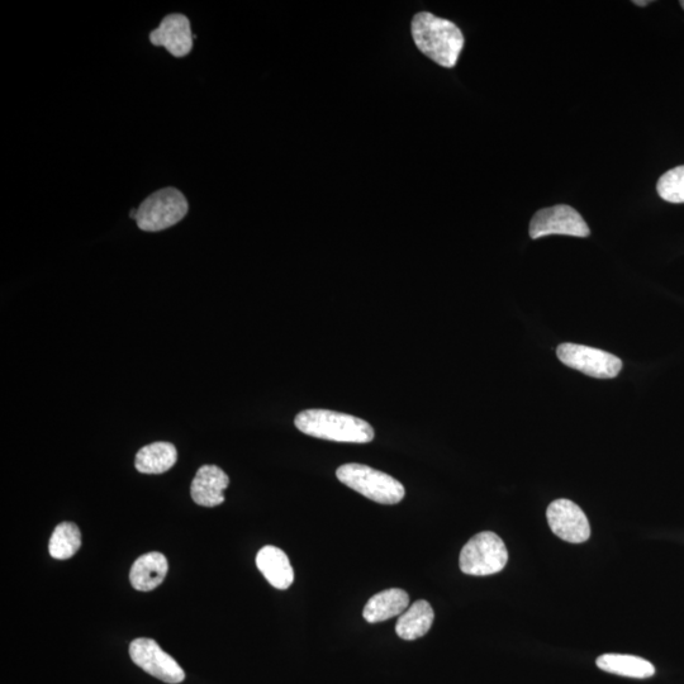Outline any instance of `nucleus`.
Masks as SVG:
<instances>
[{
	"label": "nucleus",
	"instance_id": "obj_20",
	"mask_svg": "<svg viewBox=\"0 0 684 684\" xmlns=\"http://www.w3.org/2000/svg\"><path fill=\"white\" fill-rule=\"evenodd\" d=\"M649 3L650 2H646V0H644V2H638V0H635V2H634V4H636V6H639V7L648 6Z\"/></svg>",
	"mask_w": 684,
	"mask_h": 684
},
{
	"label": "nucleus",
	"instance_id": "obj_16",
	"mask_svg": "<svg viewBox=\"0 0 684 684\" xmlns=\"http://www.w3.org/2000/svg\"><path fill=\"white\" fill-rule=\"evenodd\" d=\"M178 451L173 444L152 443L136 454L135 467L142 474H163L174 467Z\"/></svg>",
	"mask_w": 684,
	"mask_h": 684
},
{
	"label": "nucleus",
	"instance_id": "obj_4",
	"mask_svg": "<svg viewBox=\"0 0 684 684\" xmlns=\"http://www.w3.org/2000/svg\"><path fill=\"white\" fill-rule=\"evenodd\" d=\"M508 562V551L500 536L484 531L473 536L460 553L459 565L468 576L486 577L500 573Z\"/></svg>",
	"mask_w": 684,
	"mask_h": 684
},
{
	"label": "nucleus",
	"instance_id": "obj_2",
	"mask_svg": "<svg viewBox=\"0 0 684 684\" xmlns=\"http://www.w3.org/2000/svg\"><path fill=\"white\" fill-rule=\"evenodd\" d=\"M294 425L304 435L336 443L368 444L374 440L373 427L361 418L329 410L298 413Z\"/></svg>",
	"mask_w": 684,
	"mask_h": 684
},
{
	"label": "nucleus",
	"instance_id": "obj_8",
	"mask_svg": "<svg viewBox=\"0 0 684 684\" xmlns=\"http://www.w3.org/2000/svg\"><path fill=\"white\" fill-rule=\"evenodd\" d=\"M130 655L133 663L160 681L170 684L184 681L185 673L182 667L171 655L165 653L155 640L147 638L133 640L130 645Z\"/></svg>",
	"mask_w": 684,
	"mask_h": 684
},
{
	"label": "nucleus",
	"instance_id": "obj_5",
	"mask_svg": "<svg viewBox=\"0 0 684 684\" xmlns=\"http://www.w3.org/2000/svg\"><path fill=\"white\" fill-rule=\"evenodd\" d=\"M188 209L187 198L180 190L163 188L147 197L137 208V226L146 232L163 231L182 221Z\"/></svg>",
	"mask_w": 684,
	"mask_h": 684
},
{
	"label": "nucleus",
	"instance_id": "obj_15",
	"mask_svg": "<svg viewBox=\"0 0 684 684\" xmlns=\"http://www.w3.org/2000/svg\"><path fill=\"white\" fill-rule=\"evenodd\" d=\"M435 614L429 602L416 601L399 617L396 633L403 640H416L429 633Z\"/></svg>",
	"mask_w": 684,
	"mask_h": 684
},
{
	"label": "nucleus",
	"instance_id": "obj_19",
	"mask_svg": "<svg viewBox=\"0 0 684 684\" xmlns=\"http://www.w3.org/2000/svg\"><path fill=\"white\" fill-rule=\"evenodd\" d=\"M657 190L660 198L669 203H684V165L667 171L659 178Z\"/></svg>",
	"mask_w": 684,
	"mask_h": 684
},
{
	"label": "nucleus",
	"instance_id": "obj_18",
	"mask_svg": "<svg viewBox=\"0 0 684 684\" xmlns=\"http://www.w3.org/2000/svg\"><path fill=\"white\" fill-rule=\"evenodd\" d=\"M82 546V532L73 522H63L52 532L49 551L52 558L66 560L74 557Z\"/></svg>",
	"mask_w": 684,
	"mask_h": 684
},
{
	"label": "nucleus",
	"instance_id": "obj_10",
	"mask_svg": "<svg viewBox=\"0 0 684 684\" xmlns=\"http://www.w3.org/2000/svg\"><path fill=\"white\" fill-rule=\"evenodd\" d=\"M194 35L190 30V22L184 14H169L155 31L150 33V41L154 46H163L175 57H184L193 49Z\"/></svg>",
	"mask_w": 684,
	"mask_h": 684
},
{
	"label": "nucleus",
	"instance_id": "obj_3",
	"mask_svg": "<svg viewBox=\"0 0 684 684\" xmlns=\"http://www.w3.org/2000/svg\"><path fill=\"white\" fill-rule=\"evenodd\" d=\"M337 479L361 496L382 505H397L405 498V487L396 478L364 464L341 465Z\"/></svg>",
	"mask_w": 684,
	"mask_h": 684
},
{
	"label": "nucleus",
	"instance_id": "obj_9",
	"mask_svg": "<svg viewBox=\"0 0 684 684\" xmlns=\"http://www.w3.org/2000/svg\"><path fill=\"white\" fill-rule=\"evenodd\" d=\"M551 531L572 544H582L591 536V526L582 508L569 500H557L546 511Z\"/></svg>",
	"mask_w": 684,
	"mask_h": 684
},
{
	"label": "nucleus",
	"instance_id": "obj_6",
	"mask_svg": "<svg viewBox=\"0 0 684 684\" xmlns=\"http://www.w3.org/2000/svg\"><path fill=\"white\" fill-rule=\"evenodd\" d=\"M560 361L567 367L598 379H612L620 374L622 361L607 351L577 344H562L557 349Z\"/></svg>",
	"mask_w": 684,
	"mask_h": 684
},
{
	"label": "nucleus",
	"instance_id": "obj_1",
	"mask_svg": "<svg viewBox=\"0 0 684 684\" xmlns=\"http://www.w3.org/2000/svg\"><path fill=\"white\" fill-rule=\"evenodd\" d=\"M411 31L417 49L436 64L454 68L458 63L464 47V36L455 23L422 12L413 17Z\"/></svg>",
	"mask_w": 684,
	"mask_h": 684
},
{
	"label": "nucleus",
	"instance_id": "obj_21",
	"mask_svg": "<svg viewBox=\"0 0 684 684\" xmlns=\"http://www.w3.org/2000/svg\"><path fill=\"white\" fill-rule=\"evenodd\" d=\"M130 216H131V218H133V220H136V217H137V208L132 209V211H131V213H130Z\"/></svg>",
	"mask_w": 684,
	"mask_h": 684
},
{
	"label": "nucleus",
	"instance_id": "obj_13",
	"mask_svg": "<svg viewBox=\"0 0 684 684\" xmlns=\"http://www.w3.org/2000/svg\"><path fill=\"white\" fill-rule=\"evenodd\" d=\"M410 605V596L399 588L386 589L368 601L364 607L363 616L370 624L387 621L401 616Z\"/></svg>",
	"mask_w": 684,
	"mask_h": 684
},
{
	"label": "nucleus",
	"instance_id": "obj_11",
	"mask_svg": "<svg viewBox=\"0 0 684 684\" xmlns=\"http://www.w3.org/2000/svg\"><path fill=\"white\" fill-rule=\"evenodd\" d=\"M230 486V478L217 465H203L194 477L190 494L199 506L216 507L225 502L223 492Z\"/></svg>",
	"mask_w": 684,
	"mask_h": 684
},
{
	"label": "nucleus",
	"instance_id": "obj_17",
	"mask_svg": "<svg viewBox=\"0 0 684 684\" xmlns=\"http://www.w3.org/2000/svg\"><path fill=\"white\" fill-rule=\"evenodd\" d=\"M597 667L603 672L629 678H650L655 674L654 665L634 655L605 654L597 659Z\"/></svg>",
	"mask_w": 684,
	"mask_h": 684
},
{
	"label": "nucleus",
	"instance_id": "obj_14",
	"mask_svg": "<svg viewBox=\"0 0 684 684\" xmlns=\"http://www.w3.org/2000/svg\"><path fill=\"white\" fill-rule=\"evenodd\" d=\"M168 570V560L163 554L154 551V553L142 555L133 563L130 582L137 591L149 592L164 582Z\"/></svg>",
	"mask_w": 684,
	"mask_h": 684
},
{
	"label": "nucleus",
	"instance_id": "obj_22",
	"mask_svg": "<svg viewBox=\"0 0 684 684\" xmlns=\"http://www.w3.org/2000/svg\"><path fill=\"white\" fill-rule=\"evenodd\" d=\"M681 6H682V7H683V9H684V0H682V2H681Z\"/></svg>",
	"mask_w": 684,
	"mask_h": 684
},
{
	"label": "nucleus",
	"instance_id": "obj_7",
	"mask_svg": "<svg viewBox=\"0 0 684 684\" xmlns=\"http://www.w3.org/2000/svg\"><path fill=\"white\" fill-rule=\"evenodd\" d=\"M589 234L591 231L581 213L567 204L540 209L530 222L532 240L550 235L588 237Z\"/></svg>",
	"mask_w": 684,
	"mask_h": 684
},
{
	"label": "nucleus",
	"instance_id": "obj_12",
	"mask_svg": "<svg viewBox=\"0 0 684 684\" xmlns=\"http://www.w3.org/2000/svg\"><path fill=\"white\" fill-rule=\"evenodd\" d=\"M256 565L266 581L274 588L288 589L294 582V572L282 549L277 546L266 545L256 555Z\"/></svg>",
	"mask_w": 684,
	"mask_h": 684
}]
</instances>
